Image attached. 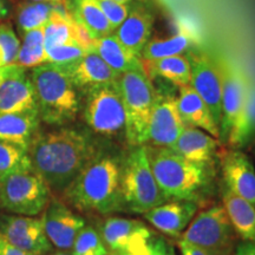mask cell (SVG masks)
I'll return each mask as SVG.
<instances>
[{
	"label": "cell",
	"instance_id": "1",
	"mask_svg": "<svg viewBox=\"0 0 255 255\" xmlns=\"http://www.w3.org/2000/svg\"><path fill=\"white\" fill-rule=\"evenodd\" d=\"M102 151L90 132L66 126L38 131L27 149L34 170L51 190L62 194Z\"/></svg>",
	"mask_w": 255,
	"mask_h": 255
},
{
	"label": "cell",
	"instance_id": "2",
	"mask_svg": "<svg viewBox=\"0 0 255 255\" xmlns=\"http://www.w3.org/2000/svg\"><path fill=\"white\" fill-rule=\"evenodd\" d=\"M122 165L123 156L100 152L64 190V197L81 212H122Z\"/></svg>",
	"mask_w": 255,
	"mask_h": 255
},
{
	"label": "cell",
	"instance_id": "3",
	"mask_svg": "<svg viewBox=\"0 0 255 255\" xmlns=\"http://www.w3.org/2000/svg\"><path fill=\"white\" fill-rule=\"evenodd\" d=\"M145 146L156 182L165 199L194 201L200 205L212 189V165L188 161L167 146Z\"/></svg>",
	"mask_w": 255,
	"mask_h": 255
},
{
	"label": "cell",
	"instance_id": "4",
	"mask_svg": "<svg viewBox=\"0 0 255 255\" xmlns=\"http://www.w3.org/2000/svg\"><path fill=\"white\" fill-rule=\"evenodd\" d=\"M30 78L41 122L52 127H65L76 120L82 108L79 91L62 66L41 64L33 68Z\"/></svg>",
	"mask_w": 255,
	"mask_h": 255
},
{
	"label": "cell",
	"instance_id": "5",
	"mask_svg": "<svg viewBox=\"0 0 255 255\" xmlns=\"http://www.w3.org/2000/svg\"><path fill=\"white\" fill-rule=\"evenodd\" d=\"M116 85L126 111V141L130 146L145 145L156 89L144 68L121 73Z\"/></svg>",
	"mask_w": 255,
	"mask_h": 255
},
{
	"label": "cell",
	"instance_id": "6",
	"mask_svg": "<svg viewBox=\"0 0 255 255\" xmlns=\"http://www.w3.org/2000/svg\"><path fill=\"white\" fill-rule=\"evenodd\" d=\"M122 200L124 210L142 215L168 201L156 182L145 145L131 146L123 157Z\"/></svg>",
	"mask_w": 255,
	"mask_h": 255
},
{
	"label": "cell",
	"instance_id": "7",
	"mask_svg": "<svg viewBox=\"0 0 255 255\" xmlns=\"http://www.w3.org/2000/svg\"><path fill=\"white\" fill-rule=\"evenodd\" d=\"M50 196L51 189L33 167L14 171L0 181V206L17 215L40 214Z\"/></svg>",
	"mask_w": 255,
	"mask_h": 255
},
{
	"label": "cell",
	"instance_id": "8",
	"mask_svg": "<svg viewBox=\"0 0 255 255\" xmlns=\"http://www.w3.org/2000/svg\"><path fill=\"white\" fill-rule=\"evenodd\" d=\"M180 240L219 255H229L237 246L239 239L222 203H216L197 213Z\"/></svg>",
	"mask_w": 255,
	"mask_h": 255
},
{
	"label": "cell",
	"instance_id": "9",
	"mask_svg": "<svg viewBox=\"0 0 255 255\" xmlns=\"http://www.w3.org/2000/svg\"><path fill=\"white\" fill-rule=\"evenodd\" d=\"M85 95L83 120L91 132L104 137H126V111L116 83Z\"/></svg>",
	"mask_w": 255,
	"mask_h": 255
},
{
	"label": "cell",
	"instance_id": "10",
	"mask_svg": "<svg viewBox=\"0 0 255 255\" xmlns=\"http://www.w3.org/2000/svg\"><path fill=\"white\" fill-rule=\"evenodd\" d=\"M222 79V107L220 135L221 142H227L239 114L244 107L248 90L250 76L239 65L237 60L225 55L215 57Z\"/></svg>",
	"mask_w": 255,
	"mask_h": 255
},
{
	"label": "cell",
	"instance_id": "11",
	"mask_svg": "<svg viewBox=\"0 0 255 255\" xmlns=\"http://www.w3.org/2000/svg\"><path fill=\"white\" fill-rule=\"evenodd\" d=\"M190 63V87L205 101L216 121L221 123L222 79L215 57L205 51L193 50L188 52Z\"/></svg>",
	"mask_w": 255,
	"mask_h": 255
},
{
	"label": "cell",
	"instance_id": "12",
	"mask_svg": "<svg viewBox=\"0 0 255 255\" xmlns=\"http://www.w3.org/2000/svg\"><path fill=\"white\" fill-rule=\"evenodd\" d=\"M186 128L177 108V97L168 91H156L148 127L146 145L170 146Z\"/></svg>",
	"mask_w": 255,
	"mask_h": 255
},
{
	"label": "cell",
	"instance_id": "13",
	"mask_svg": "<svg viewBox=\"0 0 255 255\" xmlns=\"http://www.w3.org/2000/svg\"><path fill=\"white\" fill-rule=\"evenodd\" d=\"M0 235L18 250L34 255L46 254L52 248L44 232L41 219L33 216H2Z\"/></svg>",
	"mask_w": 255,
	"mask_h": 255
},
{
	"label": "cell",
	"instance_id": "14",
	"mask_svg": "<svg viewBox=\"0 0 255 255\" xmlns=\"http://www.w3.org/2000/svg\"><path fill=\"white\" fill-rule=\"evenodd\" d=\"M40 219L50 244L62 251H71L76 237L85 226L82 216L57 199L50 200Z\"/></svg>",
	"mask_w": 255,
	"mask_h": 255
},
{
	"label": "cell",
	"instance_id": "15",
	"mask_svg": "<svg viewBox=\"0 0 255 255\" xmlns=\"http://www.w3.org/2000/svg\"><path fill=\"white\" fill-rule=\"evenodd\" d=\"M220 159L222 183L255 207V168L252 159L240 149L232 148L223 150Z\"/></svg>",
	"mask_w": 255,
	"mask_h": 255
},
{
	"label": "cell",
	"instance_id": "16",
	"mask_svg": "<svg viewBox=\"0 0 255 255\" xmlns=\"http://www.w3.org/2000/svg\"><path fill=\"white\" fill-rule=\"evenodd\" d=\"M100 234L109 253H130L154 233L135 219L109 218L100 227Z\"/></svg>",
	"mask_w": 255,
	"mask_h": 255
},
{
	"label": "cell",
	"instance_id": "17",
	"mask_svg": "<svg viewBox=\"0 0 255 255\" xmlns=\"http://www.w3.org/2000/svg\"><path fill=\"white\" fill-rule=\"evenodd\" d=\"M60 66L68 73L76 89L83 94H88L89 91L104 85L115 84L119 78V75L94 51Z\"/></svg>",
	"mask_w": 255,
	"mask_h": 255
},
{
	"label": "cell",
	"instance_id": "18",
	"mask_svg": "<svg viewBox=\"0 0 255 255\" xmlns=\"http://www.w3.org/2000/svg\"><path fill=\"white\" fill-rule=\"evenodd\" d=\"M194 201L169 200L143 214L155 229L171 238H180L199 212Z\"/></svg>",
	"mask_w": 255,
	"mask_h": 255
},
{
	"label": "cell",
	"instance_id": "19",
	"mask_svg": "<svg viewBox=\"0 0 255 255\" xmlns=\"http://www.w3.org/2000/svg\"><path fill=\"white\" fill-rule=\"evenodd\" d=\"M37 109L36 92L26 69L17 66L0 84V115Z\"/></svg>",
	"mask_w": 255,
	"mask_h": 255
},
{
	"label": "cell",
	"instance_id": "20",
	"mask_svg": "<svg viewBox=\"0 0 255 255\" xmlns=\"http://www.w3.org/2000/svg\"><path fill=\"white\" fill-rule=\"evenodd\" d=\"M152 25L154 15L144 5L137 2L133 6H130L129 14L114 31V36L128 50L141 57L142 50L150 40Z\"/></svg>",
	"mask_w": 255,
	"mask_h": 255
},
{
	"label": "cell",
	"instance_id": "21",
	"mask_svg": "<svg viewBox=\"0 0 255 255\" xmlns=\"http://www.w3.org/2000/svg\"><path fill=\"white\" fill-rule=\"evenodd\" d=\"M219 144V139L209 135L208 132L197 128L186 126L176 141L168 148L188 161L212 165L218 156Z\"/></svg>",
	"mask_w": 255,
	"mask_h": 255
},
{
	"label": "cell",
	"instance_id": "22",
	"mask_svg": "<svg viewBox=\"0 0 255 255\" xmlns=\"http://www.w3.org/2000/svg\"><path fill=\"white\" fill-rule=\"evenodd\" d=\"M176 97L178 111L184 124L203 130L221 142L219 124L216 123L205 101L196 94L190 84L178 88Z\"/></svg>",
	"mask_w": 255,
	"mask_h": 255
},
{
	"label": "cell",
	"instance_id": "23",
	"mask_svg": "<svg viewBox=\"0 0 255 255\" xmlns=\"http://www.w3.org/2000/svg\"><path fill=\"white\" fill-rule=\"evenodd\" d=\"M40 122L38 109L0 115V141L28 149L32 139L39 131Z\"/></svg>",
	"mask_w": 255,
	"mask_h": 255
},
{
	"label": "cell",
	"instance_id": "24",
	"mask_svg": "<svg viewBox=\"0 0 255 255\" xmlns=\"http://www.w3.org/2000/svg\"><path fill=\"white\" fill-rule=\"evenodd\" d=\"M222 206L240 241L255 242V207L221 183Z\"/></svg>",
	"mask_w": 255,
	"mask_h": 255
},
{
	"label": "cell",
	"instance_id": "25",
	"mask_svg": "<svg viewBox=\"0 0 255 255\" xmlns=\"http://www.w3.org/2000/svg\"><path fill=\"white\" fill-rule=\"evenodd\" d=\"M91 51L97 53L119 76L130 70L143 68L141 57L123 46L114 34L94 39L91 44Z\"/></svg>",
	"mask_w": 255,
	"mask_h": 255
},
{
	"label": "cell",
	"instance_id": "26",
	"mask_svg": "<svg viewBox=\"0 0 255 255\" xmlns=\"http://www.w3.org/2000/svg\"><path fill=\"white\" fill-rule=\"evenodd\" d=\"M70 15L94 38L113 34L114 28L95 0H64Z\"/></svg>",
	"mask_w": 255,
	"mask_h": 255
},
{
	"label": "cell",
	"instance_id": "27",
	"mask_svg": "<svg viewBox=\"0 0 255 255\" xmlns=\"http://www.w3.org/2000/svg\"><path fill=\"white\" fill-rule=\"evenodd\" d=\"M255 139V79L250 78L248 90L244 107L239 114L227 143L229 148L241 149L251 144Z\"/></svg>",
	"mask_w": 255,
	"mask_h": 255
},
{
	"label": "cell",
	"instance_id": "28",
	"mask_svg": "<svg viewBox=\"0 0 255 255\" xmlns=\"http://www.w3.org/2000/svg\"><path fill=\"white\" fill-rule=\"evenodd\" d=\"M143 68L150 79L161 77L178 88L190 84V63L184 55L143 60Z\"/></svg>",
	"mask_w": 255,
	"mask_h": 255
},
{
	"label": "cell",
	"instance_id": "29",
	"mask_svg": "<svg viewBox=\"0 0 255 255\" xmlns=\"http://www.w3.org/2000/svg\"><path fill=\"white\" fill-rule=\"evenodd\" d=\"M55 2L24 1L15 6L14 19L18 30L23 33L44 26L50 20Z\"/></svg>",
	"mask_w": 255,
	"mask_h": 255
},
{
	"label": "cell",
	"instance_id": "30",
	"mask_svg": "<svg viewBox=\"0 0 255 255\" xmlns=\"http://www.w3.org/2000/svg\"><path fill=\"white\" fill-rule=\"evenodd\" d=\"M46 63V51L44 44V26L24 33L23 43L19 47L14 65L20 68H37Z\"/></svg>",
	"mask_w": 255,
	"mask_h": 255
},
{
	"label": "cell",
	"instance_id": "31",
	"mask_svg": "<svg viewBox=\"0 0 255 255\" xmlns=\"http://www.w3.org/2000/svg\"><path fill=\"white\" fill-rule=\"evenodd\" d=\"M190 37L180 32L168 39H150L141 52L142 60H155L183 55L191 45Z\"/></svg>",
	"mask_w": 255,
	"mask_h": 255
},
{
	"label": "cell",
	"instance_id": "32",
	"mask_svg": "<svg viewBox=\"0 0 255 255\" xmlns=\"http://www.w3.org/2000/svg\"><path fill=\"white\" fill-rule=\"evenodd\" d=\"M32 167L27 149L13 143L0 141V181L20 169Z\"/></svg>",
	"mask_w": 255,
	"mask_h": 255
},
{
	"label": "cell",
	"instance_id": "33",
	"mask_svg": "<svg viewBox=\"0 0 255 255\" xmlns=\"http://www.w3.org/2000/svg\"><path fill=\"white\" fill-rule=\"evenodd\" d=\"M71 251L75 255H105L109 253L100 231L87 225L79 231Z\"/></svg>",
	"mask_w": 255,
	"mask_h": 255
},
{
	"label": "cell",
	"instance_id": "34",
	"mask_svg": "<svg viewBox=\"0 0 255 255\" xmlns=\"http://www.w3.org/2000/svg\"><path fill=\"white\" fill-rule=\"evenodd\" d=\"M20 41L9 23L0 24V68L13 65L17 58Z\"/></svg>",
	"mask_w": 255,
	"mask_h": 255
},
{
	"label": "cell",
	"instance_id": "35",
	"mask_svg": "<svg viewBox=\"0 0 255 255\" xmlns=\"http://www.w3.org/2000/svg\"><path fill=\"white\" fill-rule=\"evenodd\" d=\"M46 51V63L52 64H66L73 60L79 59L81 57L85 56L90 50L87 47L82 46L78 43H68L62 44V45H57L47 49Z\"/></svg>",
	"mask_w": 255,
	"mask_h": 255
},
{
	"label": "cell",
	"instance_id": "36",
	"mask_svg": "<svg viewBox=\"0 0 255 255\" xmlns=\"http://www.w3.org/2000/svg\"><path fill=\"white\" fill-rule=\"evenodd\" d=\"M100 6L114 31L123 23L130 11V4H121L115 0H95Z\"/></svg>",
	"mask_w": 255,
	"mask_h": 255
},
{
	"label": "cell",
	"instance_id": "37",
	"mask_svg": "<svg viewBox=\"0 0 255 255\" xmlns=\"http://www.w3.org/2000/svg\"><path fill=\"white\" fill-rule=\"evenodd\" d=\"M127 255H175V251L165 239L152 234L144 244L136 247Z\"/></svg>",
	"mask_w": 255,
	"mask_h": 255
},
{
	"label": "cell",
	"instance_id": "38",
	"mask_svg": "<svg viewBox=\"0 0 255 255\" xmlns=\"http://www.w3.org/2000/svg\"><path fill=\"white\" fill-rule=\"evenodd\" d=\"M177 246L181 251V255H219L214 253V252H210L206 250V248L195 246V245H191L189 242H186L183 240H178Z\"/></svg>",
	"mask_w": 255,
	"mask_h": 255
},
{
	"label": "cell",
	"instance_id": "39",
	"mask_svg": "<svg viewBox=\"0 0 255 255\" xmlns=\"http://www.w3.org/2000/svg\"><path fill=\"white\" fill-rule=\"evenodd\" d=\"M229 255H255V242L239 241Z\"/></svg>",
	"mask_w": 255,
	"mask_h": 255
},
{
	"label": "cell",
	"instance_id": "40",
	"mask_svg": "<svg viewBox=\"0 0 255 255\" xmlns=\"http://www.w3.org/2000/svg\"><path fill=\"white\" fill-rule=\"evenodd\" d=\"M0 255H34L27 252L20 251L14 246H12L11 244H8L4 238L0 235Z\"/></svg>",
	"mask_w": 255,
	"mask_h": 255
},
{
	"label": "cell",
	"instance_id": "41",
	"mask_svg": "<svg viewBox=\"0 0 255 255\" xmlns=\"http://www.w3.org/2000/svg\"><path fill=\"white\" fill-rule=\"evenodd\" d=\"M17 66L18 65H14L13 64V65H8V66H5V68H0V84H1V83L4 82L5 79L14 71L15 69H17Z\"/></svg>",
	"mask_w": 255,
	"mask_h": 255
},
{
	"label": "cell",
	"instance_id": "42",
	"mask_svg": "<svg viewBox=\"0 0 255 255\" xmlns=\"http://www.w3.org/2000/svg\"><path fill=\"white\" fill-rule=\"evenodd\" d=\"M9 12V7L7 4V0H0V24L2 20L7 18Z\"/></svg>",
	"mask_w": 255,
	"mask_h": 255
},
{
	"label": "cell",
	"instance_id": "43",
	"mask_svg": "<svg viewBox=\"0 0 255 255\" xmlns=\"http://www.w3.org/2000/svg\"><path fill=\"white\" fill-rule=\"evenodd\" d=\"M50 255H75L72 253V251H62V250H58L56 252H53V253H51Z\"/></svg>",
	"mask_w": 255,
	"mask_h": 255
},
{
	"label": "cell",
	"instance_id": "44",
	"mask_svg": "<svg viewBox=\"0 0 255 255\" xmlns=\"http://www.w3.org/2000/svg\"><path fill=\"white\" fill-rule=\"evenodd\" d=\"M31 1H39V2H59L64 0H31Z\"/></svg>",
	"mask_w": 255,
	"mask_h": 255
},
{
	"label": "cell",
	"instance_id": "45",
	"mask_svg": "<svg viewBox=\"0 0 255 255\" xmlns=\"http://www.w3.org/2000/svg\"><path fill=\"white\" fill-rule=\"evenodd\" d=\"M115 1H119L121 4H130L132 0H115Z\"/></svg>",
	"mask_w": 255,
	"mask_h": 255
},
{
	"label": "cell",
	"instance_id": "46",
	"mask_svg": "<svg viewBox=\"0 0 255 255\" xmlns=\"http://www.w3.org/2000/svg\"><path fill=\"white\" fill-rule=\"evenodd\" d=\"M110 255H127V254H124V253H109Z\"/></svg>",
	"mask_w": 255,
	"mask_h": 255
},
{
	"label": "cell",
	"instance_id": "47",
	"mask_svg": "<svg viewBox=\"0 0 255 255\" xmlns=\"http://www.w3.org/2000/svg\"><path fill=\"white\" fill-rule=\"evenodd\" d=\"M137 1H138V2H141V1H144V0H137Z\"/></svg>",
	"mask_w": 255,
	"mask_h": 255
},
{
	"label": "cell",
	"instance_id": "48",
	"mask_svg": "<svg viewBox=\"0 0 255 255\" xmlns=\"http://www.w3.org/2000/svg\"><path fill=\"white\" fill-rule=\"evenodd\" d=\"M105 255H110V254H109V253H108V254H105Z\"/></svg>",
	"mask_w": 255,
	"mask_h": 255
}]
</instances>
